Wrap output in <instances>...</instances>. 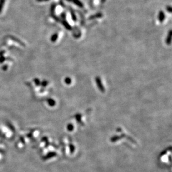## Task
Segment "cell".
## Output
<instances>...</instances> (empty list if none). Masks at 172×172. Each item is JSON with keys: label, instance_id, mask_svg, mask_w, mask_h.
<instances>
[{"label": "cell", "instance_id": "cell-10", "mask_svg": "<svg viewBox=\"0 0 172 172\" xmlns=\"http://www.w3.org/2000/svg\"><path fill=\"white\" fill-rule=\"evenodd\" d=\"M7 125H8V126L9 127V128L11 130H12L13 132L15 131V128L12 124H11L9 123H7Z\"/></svg>", "mask_w": 172, "mask_h": 172}, {"label": "cell", "instance_id": "cell-6", "mask_svg": "<svg viewBox=\"0 0 172 172\" xmlns=\"http://www.w3.org/2000/svg\"><path fill=\"white\" fill-rule=\"evenodd\" d=\"M74 125L70 123L67 125V129L69 132L72 131V130H74Z\"/></svg>", "mask_w": 172, "mask_h": 172}, {"label": "cell", "instance_id": "cell-1", "mask_svg": "<svg viewBox=\"0 0 172 172\" xmlns=\"http://www.w3.org/2000/svg\"><path fill=\"white\" fill-rule=\"evenodd\" d=\"M56 155H57V154H56V153H55V152H49V153H47V154H46V155H45V156L43 157L42 159L44 160H48V159H49L52 158H53V157L56 156Z\"/></svg>", "mask_w": 172, "mask_h": 172}, {"label": "cell", "instance_id": "cell-7", "mask_svg": "<svg viewBox=\"0 0 172 172\" xmlns=\"http://www.w3.org/2000/svg\"><path fill=\"white\" fill-rule=\"evenodd\" d=\"M164 17H165V15H164V12H163V11H160V14H159L160 21H162L163 20H164Z\"/></svg>", "mask_w": 172, "mask_h": 172}, {"label": "cell", "instance_id": "cell-4", "mask_svg": "<svg viewBox=\"0 0 172 172\" xmlns=\"http://www.w3.org/2000/svg\"><path fill=\"white\" fill-rule=\"evenodd\" d=\"M120 139V137L118 136V135H115V136H113L110 139V140L111 142H116Z\"/></svg>", "mask_w": 172, "mask_h": 172}, {"label": "cell", "instance_id": "cell-13", "mask_svg": "<svg viewBox=\"0 0 172 172\" xmlns=\"http://www.w3.org/2000/svg\"><path fill=\"white\" fill-rule=\"evenodd\" d=\"M20 140H21V141L22 142V143L23 144H25V141L24 138H23L22 137H20Z\"/></svg>", "mask_w": 172, "mask_h": 172}, {"label": "cell", "instance_id": "cell-3", "mask_svg": "<svg viewBox=\"0 0 172 172\" xmlns=\"http://www.w3.org/2000/svg\"><path fill=\"white\" fill-rule=\"evenodd\" d=\"M47 103L50 106H54L55 105L56 102L55 101L54 99H49L47 100Z\"/></svg>", "mask_w": 172, "mask_h": 172}, {"label": "cell", "instance_id": "cell-8", "mask_svg": "<svg viewBox=\"0 0 172 172\" xmlns=\"http://www.w3.org/2000/svg\"><path fill=\"white\" fill-rule=\"evenodd\" d=\"M171 34H172V31H170L169 34V35H168V37H167V43L168 44H169L170 42H171V40H170L171 39V36H172Z\"/></svg>", "mask_w": 172, "mask_h": 172}, {"label": "cell", "instance_id": "cell-12", "mask_svg": "<svg viewBox=\"0 0 172 172\" xmlns=\"http://www.w3.org/2000/svg\"><path fill=\"white\" fill-rule=\"evenodd\" d=\"M57 34H55L54 35L52 36V37L51 38V41H55L56 40V39H57Z\"/></svg>", "mask_w": 172, "mask_h": 172}, {"label": "cell", "instance_id": "cell-14", "mask_svg": "<svg viewBox=\"0 0 172 172\" xmlns=\"http://www.w3.org/2000/svg\"><path fill=\"white\" fill-rule=\"evenodd\" d=\"M48 140V139H47V137H44V138H43L42 139V141H46V140Z\"/></svg>", "mask_w": 172, "mask_h": 172}, {"label": "cell", "instance_id": "cell-15", "mask_svg": "<svg viewBox=\"0 0 172 172\" xmlns=\"http://www.w3.org/2000/svg\"><path fill=\"white\" fill-rule=\"evenodd\" d=\"M27 136L28 137V138H31V137L32 136V133H30V134H28V135H27Z\"/></svg>", "mask_w": 172, "mask_h": 172}, {"label": "cell", "instance_id": "cell-9", "mask_svg": "<svg viewBox=\"0 0 172 172\" xmlns=\"http://www.w3.org/2000/svg\"><path fill=\"white\" fill-rule=\"evenodd\" d=\"M69 147H70V152L71 153H73L74 151H75V146L74 145H73L72 144H70V145H69Z\"/></svg>", "mask_w": 172, "mask_h": 172}, {"label": "cell", "instance_id": "cell-16", "mask_svg": "<svg viewBox=\"0 0 172 172\" xmlns=\"http://www.w3.org/2000/svg\"><path fill=\"white\" fill-rule=\"evenodd\" d=\"M39 1H45V0H39ZM45 1H47V0H45Z\"/></svg>", "mask_w": 172, "mask_h": 172}, {"label": "cell", "instance_id": "cell-2", "mask_svg": "<svg viewBox=\"0 0 172 172\" xmlns=\"http://www.w3.org/2000/svg\"><path fill=\"white\" fill-rule=\"evenodd\" d=\"M96 82H97V86H98L99 90H100L101 91L104 92V91H105V89H104V87L103 86V85H102L101 81L100 79H99V77H97V78H96Z\"/></svg>", "mask_w": 172, "mask_h": 172}, {"label": "cell", "instance_id": "cell-5", "mask_svg": "<svg viewBox=\"0 0 172 172\" xmlns=\"http://www.w3.org/2000/svg\"><path fill=\"white\" fill-rule=\"evenodd\" d=\"M75 118L76 119L77 121L79 123H81L82 124V122H81V114H77L76 115H75Z\"/></svg>", "mask_w": 172, "mask_h": 172}, {"label": "cell", "instance_id": "cell-11", "mask_svg": "<svg viewBox=\"0 0 172 172\" xmlns=\"http://www.w3.org/2000/svg\"><path fill=\"white\" fill-rule=\"evenodd\" d=\"M65 81L67 84H69L71 83V79L69 78V77H67V78H66L65 79Z\"/></svg>", "mask_w": 172, "mask_h": 172}]
</instances>
